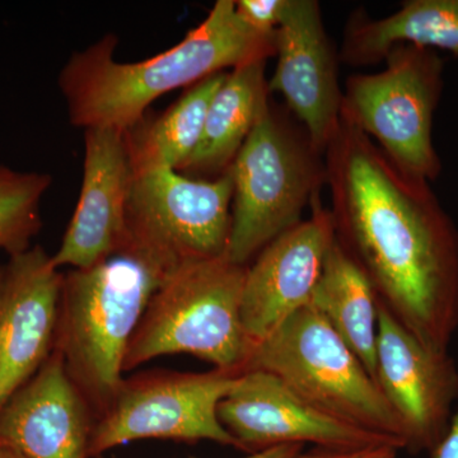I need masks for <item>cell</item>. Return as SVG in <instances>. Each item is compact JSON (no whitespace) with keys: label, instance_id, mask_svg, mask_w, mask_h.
I'll list each match as a JSON object with an SVG mask.
<instances>
[{"label":"cell","instance_id":"6da1fadb","mask_svg":"<svg viewBox=\"0 0 458 458\" xmlns=\"http://www.w3.org/2000/svg\"><path fill=\"white\" fill-rule=\"evenodd\" d=\"M339 245L419 342L450 352L458 328V228L430 182L401 170L340 117L324 152Z\"/></svg>","mask_w":458,"mask_h":458},{"label":"cell","instance_id":"7a4b0ae2","mask_svg":"<svg viewBox=\"0 0 458 458\" xmlns=\"http://www.w3.org/2000/svg\"><path fill=\"white\" fill-rule=\"evenodd\" d=\"M116 38L105 36L69 57L59 87L69 120L84 131H129L165 93L191 87L227 68L276 56V32L261 33L238 16L234 0H218L182 41L138 63L114 60Z\"/></svg>","mask_w":458,"mask_h":458},{"label":"cell","instance_id":"3957f363","mask_svg":"<svg viewBox=\"0 0 458 458\" xmlns=\"http://www.w3.org/2000/svg\"><path fill=\"white\" fill-rule=\"evenodd\" d=\"M172 267L126 240L105 260L63 276L55 352L96 420L123 379V360L150 298Z\"/></svg>","mask_w":458,"mask_h":458},{"label":"cell","instance_id":"277c9868","mask_svg":"<svg viewBox=\"0 0 458 458\" xmlns=\"http://www.w3.org/2000/svg\"><path fill=\"white\" fill-rule=\"evenodd\" d=\"M247 267L221 256L185 261L171 270L129 343L123 373L172 354L245 372L254 349L241 318Z\"/></svg>","mask_w":458,"mask_h":458},{"label":"cell","instance_id":"5b68a950","mask_svg":"<svg viewBox=\"0 0 458 458\" xmlns=\"http://www.w3.org/2000/svg\"><path fill=\"white\" fill-rule=\"evenodd\" d=\"M227 171L233 199L225 258L242 267L302 221L327 185L324 156L271 105Z\"/></svg>","mask_w":458,"mask_h":458},{"label":"cell","instance_id":"8992f818","mask_svg":"<svg viewBox=\"0 0 458 458\" xmlns=\"http://www.w3.org/2000/svg\"><path fill=\"white\" fill-rule=\"evenodd\" d=\"M250 369L278 377L325 414L391 439L405 450L403 424L375 378L311 304L254 344L245 370Z\"/></svg>","mask_w":458,"mask_h":458},{"label":"cell","instance_id":"52a82bcc","mask_svg":"<svg viewBox=\"0 0 458 458\" xmlns=\"http://www.w3.org/2000/svg\"><path fill=\"white\" fill-rule=\"evenodd\" d=\"M385 62L378 73L348 78L342 114L401 170L433 182L442 172L433 120L445 84V59L438 51L403 44Z\"/></svg>","mask_w":458,"mask_h":458},{"label":"cell","instance_id":"ba28073f","mask_svg":"<svg viewBox=\"0 0 458 458\" xmlns=\"http://www.w3.org/2000/svg\"><path fill=\"white\" fill-rule=\"evenodd\" d=\"M241 373L153 369L123 377L113 403L96 420L90 458L140 439L212 441L238 448L218 418L221 401Z\"/></svg>","mask_w":458,"mask_h":458},{"label":"cell","instance_id":"9c48e42d","mask_svg":"<svg viewBox=\"0 0 458 458\" xmlns=\"http://www.w3.org/2000/svg\"><path fill=\"white\" fill-rule=\"evenodd\" d=\"M233 182L194 180L174 170L134 174L126 240L156 252L172 267L225 256L231 231Z\"/></svg>","mask_w":458,"mask_h":458},{"label":"cell","instance_id":"30bf717a","mask_svg":"<svg viewBox=\"0 0 458 458\" xmlns=\"http://www.w3.org/2000/svg\"><path fill=\"white\" fill-rule=\"evenodd\" d=\"M376 382L405 432V450L432 452L458 401V363L419 342L378 303Z\"/></svg>","mask_w":458,"mask_h":458},{"label":"cell","instance_id":"8fae6325","mask_svg":"<svg viewBox=\"0 0 458 458\" xmlns=\"http://www.w3.org/2000/svg\"><path fill=\"white\" fill-rule=\"evenodd\" d=\"M218 418L240 450L256 454L284 445L360 448L399 443L325 414L278 377L260 369L241 373L218 408Z\"/></svg>","mask_w":458,"mask_h":458},{"label":"cell","instance_id":"7c38bea8","mask_svg":"<svg viewBox=\"0 0 458 458\" xmlns=\"http://www.w3.org/2000/svg\"><path fill=\"white\" fill-rule=\"evenodd\" d=\"M276 56L269 93L282 95L312 147L324 156L342 117L344 89L339 53L328 38L318 0H286L276 30Z\"/></svg>","mask_w":458,"mask_h":458},{"label":"cell","instance_id":"4fadbf2b","mask_svg":"<svg viewBox=\"0 0 458 458\" xmlns=\"http://www.w3.org/2000/svg\"><path fill=\"white\" fill-rule=\"evenodd\" d=\"M310 208V218L267 243L247 267L241 318L254 344L310 303L335 242L330 210L319 195Z\"/></svg>","mask_w":458,"mask_h":458},{"label":"cell","instance_id":"5bb4252c","mask_svg":"<svg viewBox=\"0 0 458 458\" xmlns=\"http://www.w3.org/2000/svg\"><path fill=\"white\" fill-rule=\"evenodd\" d=\"M63 276L41 246L0 267V409L55 351Z\"/></svg>","mask_w":458,"mask_h":458},{"label":"cell","instance_id":"9a60e30c","mask_svg":"<svg viewBox=\"0 0 458 458\" xmlns=\"http://www.w3.org/2000/svg\"><path fill=\"white\" fill-rule=\"evenodd\" d=\"M132 179L125 132L84 131L82 188L62 245L51 256L57 269H87L122 249Z\"/></svg>","mask_w":458,"mask_h":458},{"label":"cell","instance_id":"2e32d148","mask_svg":"<svg viewBox=\"0 0 458 458\" xmlns=\"http://www.w3.org/2000/svg\"><path fill=\"white\" fill-rule=\"evenodd\" d=\"M96 418L54 351L0 409V447L22 458H90Z\"/></svg>","mask_w":458,"mask_h":458},{"label":"cell","instance_id":"e0dca14e","mask_svg":"<svg viewBox=\"0 0 458 458\" xmlns=\"http://www.w3.org/2000/svg\"><path fill=\"white\" fill-rule=\"evenodd\" d=\"M403 44L458 57V0H406L378 20L358 9L344 29L340 62L354 68L378 64Z\"/></svg>","mask_w":458,"mask_h":458},{"label":"cell","instance_id":"ac0fdd59","mask_svg":"<svg viewBox=\"0 0 458 458\" xmlns=\"http://www.w3.org/2000/svg\"><path fill=\"white\" fill-rule=\"evenodd\" d=\"M267 60L234 68L216 90L205 119L203 137L181 171L225 174L269 104Z\"/></svg>","mask_w":458,"mask_h":458},{"label":"cell","instance_id":"d6986e66","mask_svg":"<svg viewBox=\"0 0 458 458\" xmlns=\"http://www.w3.org/2000/svg\"><path fill=\"white\" fill-rule=\"evenodd\" d=\"M310 304L354 352L376 381L378 301L369 279L336 237Z\"/></svg>","mask_w":458,"mask_h":458},{"label":"cell","instance_id":"ffe728a7","mask_svg":"<svg viewBox=\"0 0 458 458\" xmlns=\"http://www.w3.org/2000/svg\"><path fill=\"white\" fill-rule=\"evenodd\" d=\"M227 74L221 72L195 83L158 119L125 131L134 174L181 171L200 143L210 102Z\"/></svg>","mask_w":458,"mask_h":458},{"label":"cell","instance_id":"44dd1931","mask_svg":"<svg viewBox=\"0 0 458 458\" xmlns=\"http://www.w3.org/2000/svg\"><path fill=\"white\" fill-rule=\"evenodd\" d=\"M50 185V174L0 165V251L9 258L31 249L42 225L41 200Z\"/></svg>","mask_w":458,"mask_h":458},{"label":"cell","instance_id":"7402d4cb","mask_svg":"<svg viewBox=\"0 0 458 458\" xmlns=\"http://www.w3.org/2000/svg\"><path fill=\"white\" fill-rule=\"evenodd\" d=\"M238 16L261 33H274L278 29L286 0H234Z\"/></svg>","mask_w":458,"mask_h":458},{"label":"cell","instance_id":"603a6c76","mask_svg":"<svg viewBox=\"0 0 458 458\" xmlns=\"http://www.w3.org/2000/svg\"><path fill=\"white\" fill-rule=\"evenodd\" d=\"M400 448L394 445H369L360 448L315 447L297 458H396Z\"/></svg>","mask_w":458,"mask_h":458},{"label":"cell","instance_id":"cb8c5ba5","mask_svg":"<svg viewBox=\"0 0 458 458\" xmlns=\"http://www.w3.org/2000/svg\"><path fill=\"white\" fill-rule=\"evenodd\" d=\"M430 454L432 458H458V406L452 415L447 432Z\"/></svg>","mask_w":458,"mask_h":458},{"label":"cell","instance_id":"d4e9b609","mask_svg":"<svg viewBox=\"0 0 458 458\" xmlns=\"http://www.w3.org/2000/svg\"><path fill=\"white\" fill-rule=\"evenodd\" d=\"M304 445H284L278 447L269 448L256 454H247L242 458H297L302 454Z\"/></svg>","mask_w":458,"mask_h":458},{"label":"cell","instance_id":"484cf974","mask_svg":"<svg viewBox=\"0 0 458 458\" xmlns=\"http://www.w3.org/2000/svg\"><path fill=\"white\" fill-rule=\"evenodd\" d=\"M0 458H22L9 448L0 447Z\"/></svg>","mask_w":458,"mask_h":458},{"label":"cell","instance_id":"4316f807","mask_svg":"<svg viewBox=\"0 0 458 458\" xmlns=\"http://www.w3.org/2000/svg\"></svg>","mask_w":458,"mask_h":458}]
</instances>
